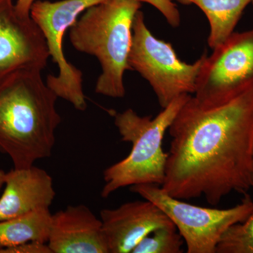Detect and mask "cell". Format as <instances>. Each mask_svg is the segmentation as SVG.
<instances>
[{
    "instance_id": "18",
    "label": "cell",
    "mask_w": 253,
    "mask_h": 253,
    "mask_svg": "<svg viewBox=\"0 0 253 253\" xmlns=\"http://www.w3.org/2000/svg\"><path fill=\"white\" fill-rule=\"evenodd\" d=\"M0 253H52L47 243L32 241L9 249L0 250Z\"/></svg>"
},
{
    "instance_id": "6",
    "label": "cell",
    "mask_w": 253,
    "mask_h": 253,
    "mask_svg": "<svg viewBox=\"0 0 253 253\" xmlns=\"http://www.w3.org/2000/svg\"><path fill=\"white\" fill-rule=\"evenodd\" d=\"M130 190L156 205L169 218L182 236L187 253H216L225 231L246 220L253 209L248 193L234 207L217 209L188 204L172 197L157 184H138L130 186Z\"/></svg>"
},
{
    "instance_id": "14",
    "label": "cell",
    "mask_w": 253,
    "mask_h": 253,
    "mask_svg": "<svg viewBox=\"0 0 253 253\" xmlns=\"http://www.w3.org/2000/svg\"><path fill=\"white\" fill-rule=\"evenodd\" d=\"M51 215L49 210H42L0 221V250L32 241L47 243Z\"/></svg>"
},
{
    "instance_id": "12",
    "label": "cell",
    "mask_w": 253,
    "mask_h": 253,
    "mask_svg": "<svg viewBox=\"0 0 253 253\" xmlns=\"http://www.w3.org/2000/svg\"><path fill=\"white\" fill-rule=\"evenodd\" d=\"M4 186L0 196V221L49 210L56 196L51 176L34 165L6 172Z\"/></svg>"
},
{
    "instance_id": "11",
    "label": "cell",
    "mask_w": 253,
    "mask_h": 253,
    "mask_svg": "<svg viewBox=\"0 0 253 253\" xmlns=\"http://www.w3.org/2000/svg\"><path fill=\"white\" fill-rule=\"evenodd\" d=\"M47 245L52 253H109L102 221L84 205L51 215Z\"/></svg>"
},
{
    "instance_id": "9",
    "label": "cell",
    "mask_w": 253,
    "mask_h": 253,
    "mask_svg": "<svg viewBox=\"0 0 253 253\" xmlns=\"http://www.w3.org/2000/svg\"><path fill=\"white\" fill-rule=\"evenodd\" d=\"M49 57L44 34L31 16L18 15L13 0H0V78L23 68L42 71Z\"/></svg>"
},
{
    "instance_id": "17",
    "label": "cell",
    "mask_w": 253,
    "mask_h": 253,
    "mask_svg": "<svg viewBox=\"0 0 253 253\" xmlns=\"http://www.w3.org/2000/svg\"><path fill=\"white\" fill-rule=\"evenodd\" d=\"M141 3H147L158 9L166 18L169 26L177 28L180 26L181 15L175 3L172 0H137Z\"/></svg>"
},
{
    "instance_id": "15",
    "label": "cell",
    "mask_w": 253,
    "mask_h": 253,
    "mask_svg": "<svg viewBox=\"0 0 253 253\" xmlns=\"http://www.w3.org/2000/svg\"><path fill=\"white\" fill-rule=\"evenodd\" d=\"M184 243L174 224L161 226L141 240L131 253H181Z\"/></svg>"
},
{
    "instance_id": "1",
    "label": "cell",
    "mask_w": 253,
    "mask_h": 253,
    "mask_svg": "<svg viewBox=\"0 0 253 253\" xmlns=\"http://www.w3.org/2000/svg\"><path fill=\"white\" fill-rule=\"evenodd\" d=\"M172 137L161 187L181 200L204 196L217 206L251 189L253 82L224 104L205 107L190 96L169 126Z\"/></svg>"
},
{
    "instance_id": "10",
    "label": "cell",
    "mask_w": 253,
    "mask_h": 253,
    "mask_svg": "<svg viewBox=\"0 0 253 253\" xmlns=\"http://www.w3.org/2000/svg\"><path fill=\"white\" fill-rule=\"evenodd\" d=\"M100 217L109 253H131L155 229L174 224L158 206L145 199L102 210Z\"/></svg>"
},
{
    "instance_id": "19",
    "label": "cell",
    "mask_w": 253,
    "mask_h": 253,
    "mask_svg": "<svg viewBox=\"0 0 253 253\" xmlns=\"http://www.w3.org/2000/svg\"><path fill=\"white\" fill-rule=\"evenodd\" d=\"M36 0H17L15 4L16 12L23 17L31 16V9Z\"/></svg>"
},
{
    "instance_id": "7",
    "label": "cell",
    "mask_w": 253,
    "mask_h": 253,
    "mask_svg": "<svg viewBox=\"0 0 253 253\" xmlns=\"http://www.w3.org/2000/svg\"><path fill=\"white\" fill-rule=\"evenodd\" d=\"M105 0H36L31 9V16L45 38L49 56L59 69L57 76L48 75L46 83L58 98L71 103L75 109H86L83 87V73L68 62L63 53L65 33L85 10Z\"/></svg>"
},
{
    "instance_id": "16",
    "label": "cell",
    "mask_w": 253,
    "mask_h": 253,
    "mask_svg": "<svg viewBox=\"0 0 253 253\" xmlns=\"http://www.w3.org/2000/svg\"><path fill=\"white\" fill-rule=\"evenodd\" d=\"M216 253H253V209L246 220L234 224L225 231L218 243Z\"/></svg>"
},
{
    "instance_id": "13",
    "label": "cell",
    "mask_w": 253,
    "mask_h": 253,
    "mask_svg": "<svg viewBox=\"0 0 253 253\" xmlns=\"http://www.w3.org/2000/svg\"><path fill=\"white\" fill-rule=\"evenodd\" d=\"M184 5L194 4L206 15L210 25L208 43L214 49L234 32L244 10L253 0H176Z\"/></svg>"
},
{
    "instance_id": "4",
    "label": "cell",
    "mask_w": 253,
    "mask_h": 253,
    "mask_svg": "<svg viewBox=\"0 0 253 253\" xmlns=\"http://www.w3.org/2000/svg\"><path fill=\"white\" fill-rule=\"evenodd\" d=\"M190 96L176 98L155 118L139 116L131 109L113 114L121 139L131 143V149L126 158L105 169L101 197L106 199L126 186H162L168 157L163 149L165 134Z\"/></svg>"
},
{
    "instance_id": "8",
    "label": "cell",
    "mask_w": 253,
    "mask_h": 253,
    "mask_svg": "<svg viewBox=\"0 0 253 253\" xmlns=\"http://www.w3.org/2000/svg\"><path fill=\"white\" fill-rule=\"evenodd\" d=\"M253 82V28L234 31L206 56L194 97L205 107L218 106Z\"/></svg>"
},
{
    "instance_id": "5",
    "label": "cell",
    "mask_w": 253,
    "mask_h": 253,
    "mask_svg": "<svg viewBox=\"0 0 253 253\" xmlns=\"http://www.w3.org/2000/svg\"><path fill=\"white\" fill-rule=\"evenodd\" d=\"M206 56L205 53L194 63L183 62L170 43L151 33L142 11L136 13L128 64L131 71L139 73L149 82L163 109L182 95L194 94Z\"/></svg>"
},
{
    "instance_id": "20",
    "label": "cell",
    "mask_w": 253,
    "mask_h": 253,
    "mask_svg": "<svg viewBox=\"0 0 253 253\" xmlns=\"http://www.w3.org/2000/svg\"><path fill=\"white\" fill-rule=\"evenodd\" d=\"M5 174H6V172L4 170L0 169V192H1V190L4 185ZM0 196H1V194H0Z\"/></svg>"
},
{
    "instance_id": "3",
    "label": "cell",
    "mask_w": 253,
    "mask_h": 253,
    "mask_svg": "<svg viewBox=\"0 0 253 253\" xmlns=\"http://www.w3.org/2000/svg\"><path fill=\"white\" fill-rule=\"evenodd\" d=\"M141 3L137 0H105L83 12L70 28L75 49L94 56L102 72L95 86L96 94L113 99L126 95L124 75L131 71L128 57L132 44V27Z\"/></svg>"
},
{
    "instance_id": "21",
    "label": "cell",
    "mask_w": 253,
    "mask_h": 253,
    "mask_svg": "<svg viewBox=\"0 0 253 253\" xmlns=\"http://www.w3.org/2000/svg\"><path fill=\"white\" fill-rule=\"evenodd\" d=\"M252 4L253 5V2H252Z\"/></svg>"
},
{
    "instance_id": "2",
    "label": "cell",
    "mask_w": 253,
    "mask_h": 253,
    "mask_svg": "<svg viewBox=\"0 0 253 253\" xmlns=\"http://www.w3.org/2000/svg\"><path fill=\"white\" fill-rule=\"evenodd\" d=\"M41 73L23 68L0 78V151L15 168L31 167L50 157L61 123L58 96Z\"/></svg>"
}]
</instances>
